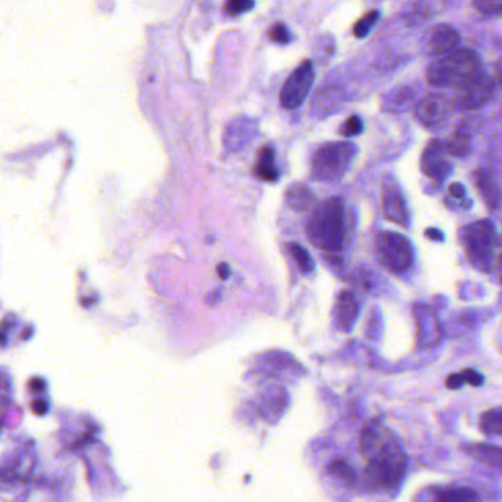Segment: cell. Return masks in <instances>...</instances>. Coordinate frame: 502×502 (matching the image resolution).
<instances>
[{"instance_id":"cell-1","label":"cell","mask_w":502,"mask_h":502,"mask_svg":"<svg viewBox=\"0 0 502 502\" xmlns=\"http://www.w3.org/2000/svg\"><path fill=\"white\" fill-rule=\"evenodd\" d=\"M360 452L367 461L366 483L377 492H389L399 486L406 468V458L395 436L386 427L373 423L363 428Z\"/></svg>"},{"instance_id":"cell-2","label":"cell","mask_w":502,"mask_h":502,"mask_svg":"<svg viewBox=\"0 0 502 502\" xmlns=\"http://www.w3.org/2000/svg\"><path fill=\"white\" fill-rule=\"evenodd\" d=\"M309 242L320 251L336 253L345 245L346 226L345 208L341 199L331 198L321 202L311 214L306 223Z\"/></svg>"},{"instance_id":"cell-3","label":"cell","mask_w":502,"mask_h":502,"mask_svg":"<svg viewBox=\"0 0 502 502\" xmlns=\"http://www.w3.org/2000/svg\"><path fill=\"white\" fill-rule=\"evenodd\" d=\"M482 76L477 55L468 49H457L441 56L427 69V81L439 89H463Z\"/></svg>"},{"instance_id":"cell-4","label":"cell","mask_w":502,"mask_h":502,"mask_svg":"<svg viewBox=\"0 0 502 502\" xmlns=\"http://www.w3.org/2000/svg\"><path fill=\"white\" fill-rule=\"evenodd\" d=\"M355 152L352 143H327L314 154L311 161V173L320 181H336L349 169Z\"/></svg>"},{"instance_id":"cell-5","label":"cell","mask_w":502,"mask_h":502,"mask_svg":"<svg viewBox=\"0 0 502 502\" xmlns=\"http://www.w3.org/2000/svg\"><path fill=\"white\" fill-rule=\"evenodd\" d=\"M376 253L380 264L392 273L406 271L414 261L411 242L392 231H381L376 236Z\"/></svg>"},{"instance_id":"cell-6","label":"cell","mask_w":502,"mask_h":502,"mask_svg":"<svg viewBox=\"0 0 502 502\" xmlns=\"http://www.w3.org/2000/svg\"><path fill=\"white\" fill-rule=\"evenodd\" d=\"M493 239L495 229L493 224L488 220H479L464 229L463 241L466 246V255L476 268L482 271L489 270Z\"/></svg>"},{"instance_id":"cell-7","label":"cell","mask_w":502,"mask_h":502,"mask_svg":"<svg viewBox=\"0 0 502 502\" xmlns=\"http://www.w3.org/2000/svg\"><path fill=\"white\" fill-rule=\"evenodd\" d=\"M316 77L314 65L311 61H303L292 71V74L284 81L280 90V104L286 109H295L301 106L309 93Z\"/></svg>"},{"instance_id":"cell-8","label":"cell","mask_w":502,"mask_h":502,"mask_svg":"<svg viewBox=\"0 0 502 502\" xmlns=\"http://www.w3.org/2000/svg\"><path fill=\"white\" fill-rule=\"evenodd\" d=\"M446 145L439 140H432L421 156L423 173L436 181H443L451 173V162L446 158Z\"/></svg>"},{"instance_id":"cell-9","label":"cell","mask_w":502,"mask_h":502,"mask_svg":"<svg viewBox=\"0 0 502 502\" xmlns=\"http://www.w3.org/2000/svg\"><path fill=\"white\" fill-rule=\"evenodd\" d=\"M492 91H493L492 80L485 76H481L479 79H476L474 81H471L470 84H467L466 87L457 91V96L453 104H456L458 109H463V111L477 109L489 101V98L492 96Z\"/></svg>"},{"instance_id":"cell-10","label":"cell","mask_w":502,"mask_h":502,"mask_svg":"<svg viewBox=\"0 0 502 502\" xmlns=\"http://www.w3.org/2000/svg\"><path fill=\"white\" fill-rule=\"evenodd\" d=\"M448 104L439 94H428L416 108L417 119L427 129H433L442 124L448 116Z\"/></svg>"},{"instance_id":"cell-11","label":"cell","mask_w":502,"mask_h":502,"mask_svg":"<svg viewBox=\"0 0 502 502\" xmlns=\"http://www.w3.org/2000/svg\"><path fill=\"white\" fill-rule=\"evenodd\" d=\"M460 43V37L457 30L448 26V24H441L435 27L428 40V52L433 56H445L457 51Z\"/></svg>"},{"instance_id":"cell-12","label":"cell","mask_w":502,"mask_h":502,"mask_svg":"<svg viewBox=\"0 0 502 502\" xmlns=\"http://www.w3.org/2000/svg\"><path fill=\"white\" fill-rule=\"evenodd\" d=\"M416 318H417L418 341L421 346H432L438 343V341L441 339V326L432 311L424 306H417Z\"/></svg>"},{"instance_id":"cell-13","label":"cell","mask_w":502,"mask_h":502,"mask_svg":"<svg viewBox=\"0 0 502 502\" xmlns=\"http://www.w3.org/2000/svg\"><path fill=\"white\" fill-rule=\"evenodd\" d=\"M381 208H383V215H385L386 220H389L395 224H399V226H406L405 202H403V198L396 187H386L385 189Z\"/></svg>"},{"instance_id":"cell-14","label":"cell","mask_w":502,"mask_h":502,"mask_svg":"<svg viewBox=\"0 0 502 502\" xmlns=\"http://www.w3.org/2000/svg\"><path fill=\"white\" fill-rule=\"evenodd\" d=\"M358 305L356 298L351 292H342L336 302V309H334V317H336V324L341 330L349 331L358 317Z\"/></svg>"},{"instance_id":"cell-15","label":"cell","mask_w":502,"mask_h":502,"mask_svg":"<svg viewBox=\"0 0 502 502\" xmlns=\"http://www.w3.org/2000/svg\"><path fill=\"white\" fill-rule=\"evenodd\" d=\"M253 174H255V177H258L262 181L274 183L278 180L280 171L276 165V154L271 146L266 145L259 149L255 169H253Z\"/></svg>"},{"instance_id":"cell-16","label":"cell","mask_w":502,"mask_h":502,"mask_svg":"<svg viewBox=\"0 0 502 502\" xmlns=\"http://www.w3.org/2000/svg\"><path fill=\"white\" fill-rule=\"evenodd\" d=\"M255 133V123L251 119H237L227 129L226 143L230 149H241L245 143H249Z\"/></svg>"},{"instance_id":"cell-17","label":"cell","mask_w":502,"mask_h":502,"mask_svg":"<svg viewBox=\"0 0 502 502\" xmlns=\"http://www.w3.org/2000/svg\"><path fill=\"white\" fill-rule=\"evenodd\" d=\"M467 456L473 460L491 467H502V446L474 443L466 448Z\"/></svg>"},{"instance_id":"cell-18","label":"cell","mask_w":502,"mask_h":502,"mask_svg":"<svg viewBox=\"0 0 502 502\" xmlns=\"http://www.w3.org/2000/svg\"><path fill=\"white\" fill-rule=\"evenodd\" d=\"M430 502H477L474 491L461 486L438 488L428 492Z\"/></svg>"},{"instance_id":"cell-19","label":"cell","mask_w":502,"mask_h":502,"mask_svg":"<svg viewBox=\"0 0 502 502\" xmlns=\"http://www.w3.org/2000/svg\"><path fill=\"white\" fill-rule=\"evenodd\" d=\"M479 426L485 435L502 436V406L483 413Z\"/></svg>"},{"instance_id":"cell-20","label":"cell","mask_w":502,"mask_h":502,"mask_svg":"<svg viewBox=\"0 0 502 502\" xmlns=\"http://www.w3.org/2000/svg\"><path fill=\"white\" fill-rule=\"evenodd\" d=\"M476 184H477V187L481 189V194L485 198L486 204L491 208H496L499 195H498V189H496L493 180L485 173H477L476 174Z\"/></svg>"},{"instance_id":"cell-21","label":"cell","mask_w":502,"mask_h":502,"mask_svg":"<svg viewBox=\"0 0 502 502\" xmlns=\"http://www.w3.org/2000/svg\"><path fill=\"white\" fill-rule=\"evenodd\" d=\"M286 249H288L289 255L292 256V259L295 261V264L298 266V268L302 273H311V271L314 270L313 258H311L308 251L305 248H302L299 244H288V245H286Z\"/></svg>"},{"instance_id":"cell-22","label":"cell","mask_w":502,"mask_h":502,"mask_svg":"<svg viewBox=\"0 0 502 502\" xmlns=\"http://www.w3.org/2000/svg\"><path fill=\"white\" fill-rule=\"evenodd\" d=\"M288 204L296 209H305L314 201V196L309 194V190L305 186H292L286 195Z\"/></svg>"},{"instance_id":"cell-23","label":"cell","mask_w":502,"mask_h":502,"mask_svg":"<svg viewBox=\"0 0 502 502\" xmlns=\"http://www.w3.org/2000/svg\"><path fill=\"white\" fill-rule=\"evenodd\" d=\"M446 149L453 156H466L470 152V139L466 133L457 131L446 143Z\"/></svg>"},{"instance_id":"cell-24","label":"cell","mask_w":502,"mask_h":502,"mask_svg":"<svg viewBox=\"0 0 502 502\" xmlns=\"http://www.w3.org/2000/svg\"><path fill=\"white\" fill-rule=\"evenodd\" d=\"M328 471L336 476L338 479H341L345 485H352L355 481V473L351 468V466L348 463H345L343 460H334L330 463L328 466Z\"/></svg>"},{"instance_id":"cell-25","label":"cell","mask_w":502,"mask_h":502,"mask_svg":"<svg viewBox=\"0 0 502 502\" xmlns=\"http://www.w3.org/2000/svg\"><path fill=\"white\" fill-rule=\"evenodd\" d=\"M377 19H378V12L377 11L367 12L360 21L355 24L353 34L356 37H366L370 33V30L374 27V24H376Z\"/></svg>"},{"instance_id":"cell-26","label":"cell","mask_w":502,"mask_h":502,"mask_svg":"<svg viewBox=\"0 0 502 502\" xmlns=\"http://www.w3.org/2000/svg\"><path fill=\"white\" fill-rule=\"evenodd\" d=\"M253 6H255V4L248 2V0H230V2H227L224 5V11L229 16H234V15H241L244 12H248Z\"/></svg>"},{"instance_id":"cell-27","label":"cell","mask_w":502,"mask_h":502,"mask_svg":"<svg viewBox=\"0 0 502 502\" xmlns=\"http://www.w3.org/2000/svg\"><path fill=\"white\" fill-rule=\"evenodd\" d=\"M270 37H271L273 41H276L278 44H288L291 41V39H292L289 29L286 27L283 22H277L276 24V26L270 31Z\"/></svg>"},{"instance_id":"cell-28","label":"cell","mask_w":502,"mask_h":502,"mask_svg":"<svg viewBox=\"0 0 502 502\" xmlns=\"http://www.w3.org/2000/svg\"><path fill=\"white\" fill-rule=\"evenodd\" d=\"M363 131V123L358 116H351L342 126V134L345 137H353Z\"/></svg>"},{"instance_id":"cell-29","label":"cell","mask_w":502,"mask_h":502,"mask_svg":"<svg viewBox=\"0 0 502 502\" xmlns=\"http://www.w3.org/2000/svg\"><path fill=\"white\" fill-rule=\"evenodd\" d=\"M474 8L482 14L502 12V0H479V2H474Z\"/></svg>"},{"instance_id":"cell-30","label":"cell","mask_w":502,"mask_h":502,"mask_svg":"<svg viewBox=\"0 0 502 502\" xmlns=\"http://www.w3.org/2000/svg\"><path fill=\"white\" fill-rule=\"evenodd\" d=\"M461 376L464 378V383H468L471 386H482L483 383V376L481 373H477L476 370H471V368L463 370Z\"/></svg>"},{"instance_id":"cell-31","label":"cell","mask_w":502,"mask_h":502,"mask_svg":"<svg viewBox=\"0 0 502 502\" xmlns=\"http://www.w3.org/2000/svg\"><path fill=\"white\" fill-rule=\"evenodd\" d=\"M463 385H464V378H463L461 373L448 376V378H446V388L448 389H460Z\"/></svg>"},{"instance_id":"cell-32","label":"cell","mask_w":502,"mask_h":502,"mask_svg":"<svg viewBox=\"0 0 502 502\" xmlns=\"http://www.w3.org/2000/svg\"><path fill=\"white\" fill-rule=\"evenodd\" d=\"M449 195L453 196V199H463L464 198V189L460 183H453L449 186Z\"/></svg>"},{"instance_id":"cell-33","label":"cell","mask_w":502,"mask_h":502,"mask_svg":"<svg viewBox=\"0 0 502 502\" xmlns=\"http://www.w3.org/2000/svg\"><path fill=\"white\" fill-rule=\"evenodd\" d=\"M217 273H219V277L221 280H227L230 277V267H229V264H226V262H221V264H219V267H217Z\"/></svg>"},{"instance_id":"cell-34","label":"cell","mask_w":502,"mask_h":502,"mask_svg":"<svg viewBox=\"0 0 502 502\" xmlns=\"http://www.w3.org/2000/svg\"><path fill=\"white\" fill-rule=\"evenodd\" d=\"M495 268H496V271H498V276H499V278H501V281H502V255L499 256V259L496 261V264H495Z\"/></svg>"},{"instance_id":"cell-35","label":"cell","mask_w":502,"mask_h":502,"mask_svg":"<svg viewBox=\"0 0 502 502\" xmlns=\"http://www.w3.org/2000/svg\"><path fill=\"white\" fill-rule=\"evenodd\" d=\"M427 234H428L430 239H436V241H441V239H442V234L439 231H436V230H428Z\"/></svg>"},{"instance_id":"cell-36","label":"cell","mask_w":502,"mask_h":502,"mask_svg":"<svg viewBox=\"0 0 502 502\" xmlns=\"http://www.w3.org/2000/svg\"><path fill=\"white\" fill-rule=\"evenodd\" d=\"M496 79H498V83L502 87V62L498 64V66H496Z\"/></svg>"}]
</instances>
